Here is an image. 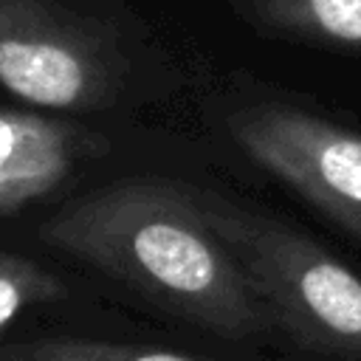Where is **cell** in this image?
Returning <instances> with one entry per match:
<instances>
[{
	"mask_svg": "<svg viewBox=\"0 0 361 361\" xmlns=\"http://www.w3.org/2000/svg\"><path fill=\"white\" fill-rule=\"evenodd\" d=\"M107 152L102 133L31 113L0 110V217L59 192L85 161Z\"/></svg>",
	"mask_w": 361,
	"mask_h": 361,
	"instance_id": "obj_5",
	"label": "cell"
},
{
	"mask_svg": "<svg viewBox=\"0 0 361 361\" xmlns=\"http://www.w3.org/2000/svg\"><path fill=\"white\" fill-rule=\"evenodd\" d=\"M248 6L276 25L361 45V0H248Z\"/></svg>",
	"mask_w": 361,
	"mask_h": 361,
	"instance_id": "obj_7",
	"label": "cell"
},
{
	"mask_svg": "<svg viewBox=\"0 0 361 361\" xmlns=\"http://www.w3.org/2000/svg\"><path fill=\"white\" fill-rule=\"evenodd\" d=\"M124 85L110 37L51 0H0V87L62 113L102 110Z\"/></svg>",
	"mask_w": 361,
	"mask_h": 361,
	"instance_id": "obj_3",
	"label": "cell"
},
{
	"mask_svg": "<svg viewBox=\"0 0 361 361\" xmlns=\"http://www.w3.org/2000/svg\"><path fill=\"white\" fill-rule=\"evenodd\" d=\"M0 361H212L161 347L118 344L79 336H42L0 347Z\"/></svg>",
	"mask_w": 361,
	"mask_h": 361,
	"instance_id": "obj_6",
	"label": "cell"
},
{
	"mask_svg": "<svg viewBox=\"0 0 361 361\" xmlns=\"http://www.w3.org/2000/svg\"><path fill=\"white\" fill-rule=\"evenodd\" d=\"M240 149L313 209L361 237V135L285 104L234 113Z\"/></svg>",
	"mask_w": 361,
	"mask_h": 361,
	"instance_id": "obj_4",
	"label": "cell"
},
{
	"mask_svg": "<svg viewBox=\"0 0 361 361\" xmlns=\"http://www.w3.org/2000/svg\"><path fill=\"white\" fill-rule=\"evenodd\" d=\"M39 237L155 307L226 338L274 324L214 231L203 195L166 178H124L59 209Z\"/></svg>",
	"mask_w": 361,
	"mask_h": 361,
	"instance_id": "obj_1",
	"label": "cell"
},
{
	"mask_svg": "<svg viewBox=\"0 0 361 361\" xmlns=\"http://www.w3.org/2000/svg\"><path fill=\"white\" fill-rule=\"evenodd\" d=\"M68 296L65 282L45 265L0 251V333L28 307L59 302Z\"/></svg>",
	"mask_w": 361,
	"mask_h": 361,
	"instance_id": "obj_8",
	"label": "cell"
},
{
	"mask_svg": "<svg viewBox=\"0 0 361 361\" xmlns=\"http://www.w3.org/2000/svg\"><path fill=\"white\" fill-rule=\"evenodd\" d=\"M203 209L276 327L299 344L361 361V279L324 245L217 195Z\"/></svg>",
	"mask_w": 361,
	"mask_h": 361,
	"instance_id": "obj_2",
	"label": "cell"
}]
</instances>
